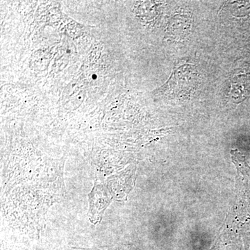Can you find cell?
Masks as SVG:
<instances>
[{"instance_id":"6da1fadb","label":"cell","mask_w":250,"mask_h":250,"mask_svg":"<svg viewBox=\"0 0 250 250\" xmlns=\"http://www.w3.org/2000/svg\"><path fill=\"white\" fill-rule=\"evenodd\" d=\"M93 77V79L96 78V76H95V75H94V76Z\"/></svg>"}]
</instances>
